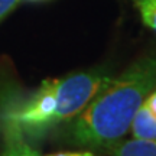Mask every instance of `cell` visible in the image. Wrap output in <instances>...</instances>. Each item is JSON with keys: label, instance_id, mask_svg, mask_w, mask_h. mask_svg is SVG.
Masks as SVG:
<instances>
[{"label": "cell", "instance_id": "6da1fadb", "mask_svg": "<svg viewBox=\"0 0 156 156\" xmlns=\"http://www.w3.org/2000/svg\"><path fill=\"white\" fill-rule=\"evenodd\" d=\"M156 88V56H146L120 74L73 119L69 137L75 145L112 147L130 130L133 116Z\"/></svg>", "mask_w": 156, "mask_h": 156}, {"label": "cell", "instance_id": "7a4b0ae2", "mask_svg": "<svg viewBox=\"0 0 156 156\" xmlns=\"http://www.w3.org/2000/svg\"><path fill=\"white\" fill-rule=\"evenodd\" d=\"M110 80L103 69L45 80L30 94L7 101L3 110L5 132L20 134L26 140L41 137L77 117Z\"/></svg>", "mask_w": 156, "mask_h": 156}, {"label": "cell", "instance_id": "3957f363", "mask_svg": "<svg viewBox=\"0 0 156 156\" xmlns=\"http://www.w3.org/2000/svg\"><path fill=\"white\" fill-rule=\"evenodd\" d=\"M112 156H156V140L133 139L117 142L110 147Z\"/></svg>", "mask_w": 156, "mask_h": 156}, {"label": "cell", "instance_id": "277c9868", "mask_svg": "<svg viewBox=\"0 0 156 156\" xmlns=\"http://www.w3.org/2000/svg\"><path fill=\"white\" fill-rule=\"evenodd\" d=\"M130 130L136 139L156 140V117L147 110L145 104H142L133 116Z\"/></svg>", "mask_w": 156, "mask_h": 156}, {"label": "cell", "instance_id": "5b68a950", "mask_svg": "<svg viewBox=\"0 0 156 156\" xmlns=\"http://www.w3.org/2000/svg\"><path fill=\"white\" fill-rule=\"evenodd\" d=\"M5 152L2 156H41L23 136L5 132Z\"/></svg>", "mask_w": 156, "mask_h": 156}, {"label": "cell", "instance_id": "8992f818", "mask_svg": "<svg viewBox=\"0 0 156 156\" xmlns=\"http://www.w3.org/2000/svg\"><path fill=\"white\" fill-rule=\"evenodd\" d=\"M132 3L139 12L142 23L156 32V0H132Z\"/></svg>", "mask_w": 156, "mask_h": 156}, {"label": "cell", "instance_id": "52a82bcc", "mask_svg": "<svg viewBox=\"0 0 156 156\" xmlns=\"http://www.w3.org/2000/svg\"><path fill=\"white\" fill-rule=\"evenodd\" d=\"M19 2L20 0H0V23L16 9Z\"/></svg>", "mask_w": 156, "mask_h": 156}, {"label": "cell", "instance_id": "ba28073f", "mask_svg": "<svg viewBox=\"0 0 156 156\" xmlns=\"http://www.w3.org/2000/svg\"><path fill=\"white\" fill-rule=\"evenodd\" d=\"M143 104H145V106L147 107V110H149V112H151L152 114L156 117V88L152 90L151 94L145 98Z\"/></svg>", "mask_w": 156, "mask_h": 156}, {"label": "cell", "instance_id": "9c48e42d", "mask_svg": "<svg viewBox=\"0 0 156 156\" xmlns=\"http://www.w3.org/2000/svg\"><path fill=\"white\" fill-rule=\"evenodd\" d=\"M46 156H94V153H91L88 151H78V152H58V153H52V155Z\"/></svg>", "mask_w": 156, "mask_h": 156}, {"label": "cell", "instance_id": "30bf717a", "mask_svg": "<svg viewBox=\"0 0 156 156\" xmlns=\"http://www.w3.org/2000/svg\"><path fill=\"white\" fill-rule=\"evenodd\" d=\"M28 2H44V0H28Z\"/></svg>", "mask_w": 156, "mask_h": 156}]
</instances>
